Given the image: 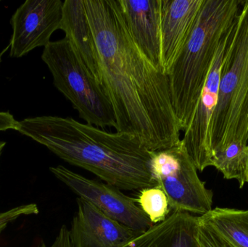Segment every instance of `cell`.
I'll return each mask as SVG.
<instances>
[{
    "instance_id": "obj_1",
    "label": "cell",
    "mask_w": 248,
    "mask_h": 247,
    "mask_svg": "<svg viewBox=\"0 0 248 247\" xmlns=\"http://www.w3.org/2000/svg\"><path fill=\"white\" fill-rule=\"evenodd\" d=\"M94 35L100 83L114 110L116 131L150 152L174 146L182 131L170 101L168 76L133 41L119 0H84Z\"/></svg>"
},
{
    "instance_id": "obj_2",
    "label": "cell",
    "mask_w": 248,
    "mask_h": 247,
    "mask_svg": "<svg viewBox=\"0 0 248 247\" xmlns=\"http://www.w3.org/2000/svg\"><path fill=\"white\" fill-rule=\"evenodd\" d=\"M17 131L119 189L155 186L150 171L151 152L126 133L106 131L58 116L23 119L19 121Z\"/></svg>"
},
{
    "instance_id": "obj_3",
    "label": "cell",
    "mask_w": 248,
    "mask_h": 247,
    "mask_svg": "<svg viewBox=\"0 0 248 247\" xmlns=\"http://www.w3.org/2000/svg\"><path fill=\"white\" fill-rule=\"evenodd\" d=\"M244 1L204 0L192 31L169 73L170 101L185 132L198 105L214 57Z\"/></svg>"
},
{
    "instance_id": "obj_4",
    "label": "cell",
    "mask_w": 248,
    "mask_h": 247,
    "mask_svg": "<svg viewBox=\"0 0 248 247\" xmlns=\"http://www.w3.org/2000/svg\"><path fill=\"white\" fill-rule=\"evenodd\" d=\"M234 142L248 145V0L243 2L224 55L211 124L213 155Z\"/></svg>"
},
{
    "instance_id": "obj_5",
    "label": "cell",
    "mask_w": 248,
    "mask_h": 247,
    "mask_svg": "<svg viewBox=\"0 0 248 247\" xmlns=\"http://www.w3.org/2000/svg\"><path fill=\"white\" fill-rule=\"evenodd\" d=\"M42 59L52 74L54 85L71 102L79 117L96 127L116 129V116L108 97L66 38L49 42L44 48Z\"/></svg>"
},
{
    "instance_id": "obj_6",
    "label": "cell",
    "mask_w": 248,
    "mask_h": 247,
    "mask_svg": "<svg viewBox=\"0 0 248 247\" xmlns=\"http://www.w3.org/2000/svg\"><path fill=\"white\" fill-rule=\"evenodd\" d=\"M150 157L152 178L167 196L170 211L202 216L212 210L214 193L200 179L182 139Z\"/></svg>"
},
{
    "instance_id": "obj_7",
    "label": "cell",
    "mask_w": 248,
    "mask_h": 247,
    "mask_svg": "<svg viewBox=\"0 0 248 247\" xmlns=\"http://www.w3.org/2000/svg\"><path fill=\"white\" fill-rule=\"evenodd\" d=\"M237 20L218 46L198 105L182 139L188 154L201 172L212 166L211 124L218 104L224 55Z\"/></svg>"
},
{
    "instance_id": "obj_8",
    "label": "cell",
    "mask_w": 248,
    "mask_h": 247,
    "mask_svg": "<svg viewBox=\"0 0 248 247\" xmlns=\"http://www.w3.org/2000/svg\"><path fill=\"white\" fill-rule=\"evenodd\" d=\"M50 172L80 198L94 204L110 218L137 232L153 226L136 203L117 187L97 180L89 179L62 165L49 168Z\"/></svg>"
},
{
    "instance_id": "obj_9",
    "label": "cell",
    "mask_w": 248,
    "mask_h": 247,
    "mask_svg": "<svg viewBox=\"0 0 248 247\" xmlns=\"http://www.w3.org/2000/svg\"><path fill=\"white\" fill-rule=\"evenodd\" d=\"M61 0H26L10 19L13 34L10 56L20 58L51 42L52 35L60 29L62 20Z\"/></svg>"
},
{
    "instance_id": "obj_10",
    "label": "cell",
    "mask_w": 248,
    "mask_h": 247,
    "mask_svg": "<svg viewBox=\"0 0 248 247\" xmlns=\"http://www.w3.org/2000/svg\"><path fill=\"white\" fill-rule=\"evenodd\" d=\"M77 203L69 229L74 247H122L142 233L110 218L84 199L78 197Z\"/></svg>"
},
{
    "instance_id": "obj_11",
    "label": "cell",
    "mask_w": 248,
    "mask_h": 247,
    "mask_svg": "<svg viewBox=\"0 0 248 247\" xmlns=\"http://www.w3.org/2000/svg\"><path fill=\"white\" fill-rule=\"evenodd\" d=\"M127 29L140 52L158 71L161 63L160 0H119Z\"/></svg>"
},
{
    "instance_id": "obj_12",
    "label": "cell",
    "mask_w": 248,
    "mask_h": 247,
    "mask_svg": "<svg viewBox=\"0 0 248 247\" xmlns=\"http://www.w3.org/2000/svg\"><path fill=\"white\" fill-rule=\"evenodd\" d=\"M204 0H160L161 63L169 73L186 43Z\"/></svg>"
},
{
    "instance_id": "obj_13",
    "label": "cell",
    "mask_w": 248,
    "mask_h": 247,
    "mask_svg": "<svg viewBox=\"0 0 248 247\" xmlns=\"http://www.w3.org/2000/svg\"><path fill=\"white\" fill-rule=\"evenodd\" d=\"M198 217L186 212H172L122 247H200Z\"/></svg>"
},
{
    "instance_id": "obj_14",
    "label": "cell",
    "mask_w": 248,
    "mask_h": 247,
    "mask_svg": "<svg viewBox=\"0 0 248 247\" xmlns=\"http://www.w3.org/2000/svg\"><path fill=\"white\" fill-rule=\"evenodd\" d=\"M60 29L65 33L86 69L100 83L97 47L84 0L63 1Z\"/></svg>"
},
{
    "instance_id": "obj_15",
    "label": "cell",
    "mask_w": 248,
    "mask_h": 247,
    "mask_svg": "<svg viewBox=\"0 0 248 247\" xmlns=\"http://www.w3.org/2000/svg\"><path fill=\"white\" fill-rule=\"evenodd\" d=\"M198 221L232 247H248V210L216 207Z\"/></svg>"
},
{
    "instance_id": "obj_16",
    "label": "cell",
    "mask_w": 248,
    "mask_h": 247,
    "mask_svg": "<svg viewBox=\"0 0 248 247\" xmlns=\"http://www.w3.org/2000/svg\"><path fill=\"white\" fill-rule=\"evenodd\" d=\"M212 166L227 180H237L240 188L248 184V145L230 144L214 153Z\"/></svg>"
},
{
    "instance_id": "obj_17",
    "label": "cell",
    "mask_w": 248,
    "mask_h": 247,
    "mask_svg": "<svg viewBox=\"0 0 248 247\" xmlns=\"http://www.w3.org/2000/svg\"><path fill=\"white\" fill-rule=\"evenodd\" d=\"M135 201L153 225L163 221L170 215L167 196L159 186L141 189Z\"/></svg>"
},
{
    "instance_id": "obj_18",
    "label": "cell",
    "mask_w": 248,
    "mask_h": 247,
    "mask_svg": "<svg viewBox=\"0 0 248 247\" xmlns=\"http://www.w3.org/2000/svg\"><path fill=\"white\" fill-rule=\"evenodd\" d=\"M39 210L34 203L23 204L0 213V236L9 224L24 216L39 214Z\"/></svg>"
},
{
    "instance_id": "obj_19",
    "label": "cell",
    "mask_w": 248,
    "mask_h": 247,
    "mask_svg": "<svg viewBox=\"0 0 248 247\" xmlns=\"http://www.w3.org/2000/svg\"><path fill=\"white\" fill-rule=\"evenodd\" d=\"M197 236L200 247H232L199 221Z\"/></svg>"
},
{
    "instance_id": "obj_20",
    "label": "cell",
    "mask_w": 248,
    "mask_h": 247,
    "mask_svg": "<svg viewBox=\"0 0 248 247\" xmlns=\"http://www.w3.org/2000/svg\"><path fill=\"white\" fill-rule=\"evenodd\" d=\"M10 47V44H8L0 52V65L2 61L3 55L8 51ZM19 121L15 119L14 116L10 112H0V131L8 130L17 131Z\"/></svg>"
},
{
    "instance_id": "obj_21",
    "label": "cell",
    "mask_w": 248,
    "mask_h": 247,
    "mask_svg": "<svg viewBox=\"0 0 248 247\" xmlns=\"http://www.w3.org/2000/svg\"><path fill=\"white\" fill-rule=\"evenodd\" d=\"M39 247H74L70 238L69 229L63 225L60 229L58 236L50 246H46L44 242H41Z\"/></svg>"
},
{
    "instance_id": "obj_22",
    "label": "cell",
    "mask_w": 248,
    "mask_h": 247,
    "mask_svg": "<svg viewBox=\"0 0 248 247\" xmlns=\"http://www.w3.org/2000/svg\"><path fill=\"white\" fill-rule=\"evenodd\" d=\"M6 142L3 141H0V158H1V153H2L3 149L5 147Z\"/></svg>"
}]
</instances>
